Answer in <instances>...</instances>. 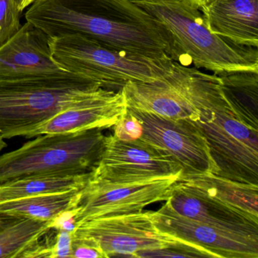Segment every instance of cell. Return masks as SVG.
I'll list each match as a JSON object with an SVG mask.
<instances>
[{"label": "cell", "instance_id": "6da1fadb", "mask_svg": "<svg viewBox=\"0 0 258 258\" xmlns=\"http://www.w3.org/2000/svg\"><path fill=\"white\" fill-rule=\"evenodd\" d=\"M27 9V22L52 38L79 34L117 50L190 66L170 31L132 0H34Z\"/></svg>", "mask_w": 258, "mask_h": 258}, {"label": "cell", "instance_id": "7a4b0ae2", "mask_svg": "<svg viewBox=\"0 0 258 258\" xmlns=\"http://www.w3.org/2000/svg\"><path fill=\"white\" fill-rule=\"evenodd\" d=\"M189 96L199 111L195 123L206 139L217 176L258 185V131L235 114L223 96L218 76L197 71Z\"/></svg>", "mask_w": 258, "mask_h": 258}, {"label": "cell", "instance_id": "3957f363", "mask_svg": "<svg viewBox=\"0 0 258 258\" xmlns=\"http://www.w3.org/2000/svg\"><path fill=\"white\" fill-rule=\"evenodd\" d=\"M99 84L69 72L0 80V137H28L66 108L99 93Z\"/></svg>", "mask_w": 258, "mask_h": 258}, {"label": "cell", "instance_id": "277c9868", "mask_svg": "<svg viewBox=\"0 0 258 258\" xmlns=\"http://www.w3.org/2000/svg\"><path fill=\"white\" fill-rule=\"evenodd\" d=\"M170 31L181 55L196 69L219 75L258 72L257 48L234 44L213 34L200 10L182 0H132Z\"/></svg>", "mask_w": 258, "mask_h": 258}, {"label": "cell", "instance_id": "5b68a950", "mask_svg": "<svg viewBox=\"0 0 258 258\" xmlns=\"http://www.w3.org/2000/svg\"><path fill=\"white\" fill-rule=\"evenodd\" d=\"M52 58L69 73L80 75L105 90L119 91L128 82H153L165 78L173 61L117 50L79 34L50 37Z\"/></svg>", "mask_w": 258, "mask_h": 258}, {"label": "cell", "instance_id": "8992f818", "mask_svg": "<svg viewBox=\"0 0 258 258\" xmlns=\"http://www.w3.org/2000/svg\"><path fill=\"white\" fill-rule=\"evenodd\" d=\"M0 155V184L28 176L91 173L105 150L102 129L48 134Z\"/></svg>", "mask_w": 258, "mask_h": 258}, {"label": "cell", "instance_id": "52a82bcc", "mask_svg": "<svg viewBox=\"0 0 258 258\" xmlns=\"http://www.w3.org/2000/svg\"><path fill=\"white\" fill-rule=\"evenodd\" d=\"M180 164L167 151L143 140L123 141L106 137L105 150L90 180L131 183L182 175Z\"/></svg>", "mask_w": 258, "mask_h": 258}, {"label": "cell", "instance_id": "ba28073f", "mask_svg": "<svg viewBox=\"0 0 258 258\" xmlns=\"http://www.w3.org/2000/svg\"><path fill=\"white\" fill-rule=\"evenodd\" d=\"M181 177L182 175H176L119 184L93 182L89 179L81 190L76 208L77 226L92 219L137 214L151 204L165 202L172 187Z\"/></svg>", "mask_w": 258, "mask_h": 258}, {"label": "cell", "instance_id": "9c48e42d", "mask_svg": "<svg viewBox=\"0 0 258 258\" xmlns=\"http://www.w3.org/2000/svg\"><path fill=\"white\" fill-rule=\"evenodd\" d=\"M143 125L140 140L167 151L182 167V177L217 174L206 139L190 120H173L146 111L128 108Z\"/></svg>", "mask_w": 258, "mask_h": 258}, {"label": "cell", "instance_id": "30bf717a", "mask_svg": "<svg viewBox=\"0 0 258 258\" xmlns=\"http://www.w3.org/2000/svg\"><path fill=\"white\" fill-rule=\"evenodd\" d=\"M72 234L94 240L106 258L137 257L139 252L182 240L158 229L149 211L86 220L79 223Z\"/></svg>", "mask_w": 258, "mask_h": 258}, {"label": "cell", "instance_id": "8fae6325", "mask_svg": "<svg viewBox=\"0 0 258 258\" xmlns=\"http://www.w3.org/2000/svg\"><path fill=\"white\" fill-rule=\"evenodd\" d=\"M160 230L208 249L217 257L258 258V239L182 217L164 204L149 211Z\"/></svg>", "mask_w": 258, "mask_h": 258}, {"label": "cell", "instance_id": "7c38bea8", "mask_svg": "<svg viewBox=\"0 0 258 258\" xmlns=\"http://www.w3.org/2000/svg\"><path fill=\"white\" fill-rule=\"evenodd\" d=\"M165 203L182 217L258 239V216L211 197L180 179L172 187Z\"/></svg>", "mask_w": 258, "mask_h": 258}, {"label": "cell", "instance_id": "4fadbf2b", "mask_svg": "<svg viewBox=\"0 0 258 258\" xmlns=\"http://www.w3.org/2000/svg\"><path fill=\"white\" fill-rule=\"evenodd\" d=\"M50 37L27 22L0 47V80L20 79L67 72L52 58Z\"/></svg>", "mask_w": 258, "mask_h": 258}, {"label": "cell", "instance_id": "5bb4252c", "mask_svg": "<svg viewBox=\"0 0 258 258\" xmlns=\"http://www.w3.org/2000/svg\"><path fill=\"white\" fill-rule=\"evenodd\" d=\"M123 91L102 89L94 96L63 110L28 134L26 138L43 134L81 132L106 129L115 124L126 112Z\"/></svg>", "mask_w": 258, "mask_h": 258}, {"label": "cell", "instance_id": "9a60e30c", "mask_svg": "<svg viewBox=\"0 0 258 258\" xmlns=\"http://www.w3.org/2000/svg\"><path fill=\"white\" fill-rule=\"evenodd\" d=\"M122 91L128 108L173 120L195 121L199 117V111L187 97L171 70L165 78L153 82H128Z\"/></svg>", "mask_w": 258, "mask_h": 258}, {"label": "cell", "instance_id": "2e32d148", "mask_svg": "<svg viewBox=\"0 0 258 258\" xmlns=\"http://www.w3.org/2000/svg\"><path fill=\"white\" fill-rule=\"evenodd\" d=\"M200 11L213 34L234 44L258 47V0H210Z\"/></svg>", "mask_w": 258, "mask_h": 258}, {"label": "cell", "instance_id": "e0dca14e", "mask_svg": "<svg viewBox=\"0 0 258 258\" xmlns=\"http://www.w3.org/2000/svg\"><path fill=\"white\" fill-rule=\"evenodd\" d=\"M53 225L54 221L0 212V258H22Z\"/></svg>", "mask_w": 258, "mask_h": 258}, {"label": "cell", "instance_id": "ac0fdd59", "mask_svg": "<svg viewBox=\"0 0 258 258\" xmlns=\"http://www.w3.org/2000/svg\"><path fill=\"white\" fill-rule=\"evenodd\" d=\"M217 76L231 108L247 126L258 131V72L238 71Z\"/></svg>", "mask_w": 258, "mask_h": 258}, {"label": "cell", "instance_id": "d6986e66", "mask_svg": "<svg viewBox=\"0 0 258 258\" xmlns=\"http://www.w3.org/2000/svg\"><path fill=\"white\" fill-rule=\"evenodd\" d=\"M180 181L217 200L258 216V185L235 182L216 174L187 176Z\"/></svg>", "mask_w": 258, "mask_h": 258}, {"label": "cell", "instance_id": "ffe728a7", "mask_svg": "<svg viewBox=\"0 0 258 258\" xmlns=\"http://www.w3.org/2000/svg\"><path fill=\"white\" fill-rule=\"evenodd\" d=\"M91 173L82 175H46L28 176L0 184V203L50 193L81 189Z\"/></svg>", "mask_w": 258, "mask_h": 258}, {"label": "cell", "instance_id": "44dd1931", "mask_svg": "<svg viewBox=\"0 0 258 258\" xmlns=\"http://www.w3.org/2000/svg\"><path fill=\"white\" fill-rule=\"evenodd\" d=\"M83 188L2 202L0 203V212L54 221L61 214L78 207Z\"/></svg>", "mask_w": 258, "mask_h": 258}, {"label": "cell", "instance_id": "7402d4cb", "mask_svg": "<svg viewBox=\"0 0 258 258\" xmlns=\"http://www.w3.org/2000/svg\"><path fill=\"white\" fill-rule=\"evenodd\" d=\"M137 257H217V256L202 246L181 240L160 248L139 252Z\"/></svg>", "mask_w": 258, "mask_h": 258}, {"label": "cell", "instance_id": "603a6c76", "mask_svg": "<svg viewBox=\"0 0 258 258\" xmlns=\"http://www.w3.org/2000/svg\"><path fill=\"white\" fill-rule=\"evenodd\" d=\"M19 0H0V47L22 28Z\"/></svg>", "mask_w": 258, "mask_h": 258}, {"label": "cell", "instance_id": "cb8c5ba5", "mask_svg": "<svg viewBox=\"0 0 258 258\" xmlns=\"http://www.w3.org/2000/svg\"><path fill=\"white\" fill-rule=\"evenodd\" d=\"M114 136L123 141L139 140L143 134L141 122L133 115L127 108L126 112L117 120L114 125Z\"/></svg>", "mask_w": 258, "mask_h": 258}, {"label": "cell", "instance_id": "d4e9b609", "mask_svg": "<svg viewBox=\"0 0 258 258\" xmlns=\"http://www.w3.org/2000/svg\"><path fill=\"white\" fill-rule=\"evenodd\" d=\"M72 258H106L105 253L96 241L86 237L72 234Z\"/></svg>", "mask_w": 258, "mask_h": 258}, {"label": "cell", "instance_id": "484cf974", "mask_svg": "<svg viewBox=\"0 0 258 258\" xmlns=\"http://www.w3.org/2000/svg\"><path fill=\"white\" fill-rule=\"evenodd\" d=\"M72 233L63 229H55V240L51 258L71 257Z\"/></svg>", "mask_w": 258, "mask_h": 258}, {"label": "cell", "instance_id": "4316f807", "mask_svg": "<svg viewBox=\"0 0 258 258\" xmlns=\"http://www.w3.org/2000/svg\"><path fill=\"white\" fill-rule=\"evenodd\" d=\"M182 1L186 3L191 7L200 10L204 6L206 5L209 2L210 0H182Z\"/></svg>", "mask_w": 258, "mask_h": 258}, {"label": "cell", "instance_id": "83f0119b", "mask_svg": "<svg viewBox=\"0 0 258 258\" xmlns=\"http://www.w3.org/2000/svg\"><path fill=\"white\" fill-rule=\"evenodd\" d=\"M34 1V0H21L20 3H19L21 10L23 12L24 10L28 8Z\"/></svg>", "mask_w": 258, "mask_h": 258}, {"label": "cell", "instance_id": "f1b7e54d", "mask_svg": "<svg viewBox=\"0 0 258 258\" xmlns=\"http://www.w3.org/2000/svg\"><path fill=\"white\" fill-rule=\"evenodd\" d=\"M7 144L5 142V140H4L3 137H0V152L4 149V148L7 147Z\"/></svg>", "mask_w": 258, "mask_h": 258}, {"label": "cell", "instance_id": "f546056e", "mask_svg": "<svg viewBox=\"0 0 258 258\" xmlns=\"http://www.w3.org/2000/svg\"><path fill=\"white\" fill-rule=\"evenodd\" d=\"M19 3H20L21 0H19Z\"/></svg>", "mask_w": 258, "mask_h": 258}]
</instances>
